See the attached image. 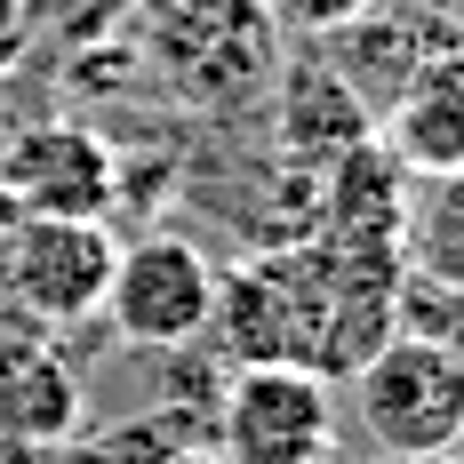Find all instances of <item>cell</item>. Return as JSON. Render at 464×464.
<instances>
[{
	"mask_svg": "<svg viewBox=\"0 0 464 464\" xmlns=\"http://www.w3.org/2000/svg\"><path fill=\"white\" fill-rule=\"evenodd\" d=\"M401 256H409V273L464 288V169L457 177H424V192H409Z\"/></svg>",
	"mask_w": 464,
	"mask_h": 464,
	"instance_id": "obj_11",
	"label": "cell"
},
{
	"mask_svg": "<svg viewBox=\"0 0 464 464\" xmlns=\"http://www.w3.org/2000/svg\"><path fill=\"white\" fill-rule=\"evenodd\" d=\"M273 129H280V169H304L328 177L344 152H361L376 137V112L353 72H328V64H288L273 81Z\"/></svg>",
	"mask_w": 464,
	"mask_h": 464,
	"instance_id": "obj_8",
	"label": "cell"
},
{
	"mask_svg": "<svg viewBox=\"0 0 464 464\" xmlns=\"http://www.w3.org/2000/svg\"><path fill=\"white\" fill-rule=\"evenodd\" d=\"M160 464H217L208 449H177V457H160Z\"/></svg>",
	"mask_w": 464,
	"mask_h": 464,
	"instance_id": "obj_14",
	"label": "cell"
},
{
	"mask_svg": "<svg viewBox=\"0 0 464 464\" xmlns=\"http://www.w3.org/2000/svg\"><path fill=\"white\" fill-rule=\"evenodd\" d=\"M208 336L225 344L240 369L273 361V369H313V376H353V328L336 304V273L313 240H280L240 256L232 273H217V313Z\"/></svg>",
	"mask_w": 464,
	"mask_h": 464,
	"instance_id": "obj_1",
	"label": "cell"
},
{
	"mask_svg": "<svg viewBox=\"0 0 464 464\" xmlns=\"http://www.w3.org/2000/svg\"><path fill=\"white\" fill-rule=\"evenodd\" d=\"M449 457H457V464H464V440H457V449H449Z\"/></svg>",
	"mask_w": 464,
	"mask_h": 464,
	"instance_id": "obj_18",
	"label": "cell"
},
{
	"mask_svg": "<svg viewBox=\"0 0 464 464\" xmlns=\"http://www.w3.org/2000/svg\"><path fill=\"white\" fill-rule=\"evenodd\" d=\"M353 409L376 457H449L464 440V353L424 336H384L353 369Z\"/></svg>",
	"mask_w": 464,
	"mask_h": 464,
	"instance_id": "obj_3",
	"label": "cell"
},
{
	"mask_svg": "<svg viewBox=\"0 0 464 464\" xmlns=\"http://www.w3.org/2000/svg\"><path fill=\"white\" fill-rule=\"evenodd\" d=\"M0 192L24 217H96L121 192V152L96 137L89 121H33L0 152Z\"/></svg>",
	"mask_w": 464,
	"mask_h": 464,
	"instance_id": "obj_7",
	"label": "cell"
},
{
	"mask_svg": "<svg viewBox=\"0 0 464 464\" xmlns=\"http://www.w3.org/2000/svg\"><path fill=\"white\" fill-rule=\"evenodd\" d=\"M336 384L313 369H232L217 392V464H328Z\"/></svg>",
	"mask_w": 464,
	"mask_h": 464,
	"instance_id": "obj_5",
	"label": "cell"
},
{
	"mask_svg": "<svg viewBox=\"0 0 464 464\" xmlns=\"http://www.w3.org/2000/svg\"><path fill=\"white\" fill-rule=\"evenodd\" d=\"M8 137H16V121H8V104H0V152H8Z\"/></svg>",
	"mask_w": 464,
	"mask_h": 464,
	"instance_id": "obj_17",
	"label": "cell"
},
{
	"mask_svg": "<svg viewBox=\"0 0 464 464\" xmlns=\"http://www.w3.org/2000/svg\"><path fill=\"white\" fill-rule=\"evenodd\" d=\"M384 464H457V457H384Z\"/></svg>",
	"mask_w": 464,
	"mask_h": 464,
	"instance_id": "obj_16",
	"label": "cell"
},
{
	"mask_svg": "<svg viewBox=\"0 0 464 464\" xmlns=\"http://www.w3.org/2000/svg\"><path fill=\"white\" fill-rule=\"evenodd\" d=\"M121 240L96 217H16L0 232V296L33 328H81L104 313Z\"/></svg>",
	"mask_w": 464,
	"mask_h": 464,
	"instance_id": "obj_4",
	"label": "cell"
},
{
	"mask_svg": "<svg viewBox=\"0 0 464 464\" xmlns=\"http://www.w3.org/2000/svg\"><path fill=\"white\" fill-rule=\"evenodd\" d=\"M376 144L417 177H457L464 169V48H432L392 89V121H384Z\"/></svg>",
	"mask_w": 464,
	"mask_h": 464,
	"instance_id": "obj_10",
	"label": "cell"
},
{
	"mask_svg": "<svg viewBox=\"0 0 464 464\" xmlns=\"http://www.w3.org/2000/svg\"><path fill=\"white\" fill-rule=\"evenodd\" d=\"M24 48V0H0V64Z\"/></svg>",
	"mask_w": 464,
	"mask_h": 464,
	"instance_id": "obj_13",
	"label": "cell"
},
{
	"mask_svg": "<svg viewBox=\"0 0 464 464\" xmlns=\"http://www.w3.org/2000/svg\"><path fill=\"white\" fill-rule=\"evenodd\" d=\"M104 313L121 328V344H137V353H185V344H200L208 313H217V265H208V248H192L177 232H152L137 248H121L112 288H104Z\"/></svg>",
	"mask_w": 464,
	"mask_h": 464,
	"instance_id": "obj_6",
	"label": "cell"
},
{
	"mask_svg": "<svg viewBox=\"0 0 464 464\" xmlns=\"http://www.w3.org/2000/svg\"><path fill=\"white\" fill-rule=\"evenodd\" d=\"M89 417L81 369L33 336V328H0V440L8 449H64Z\"/></svg>",
	"mask_w": 464,
	"mask_h": 464,
	"instance_id": "obj_9",
	"label": "cell"
},
{
	"mask_svg": "<svg viewBox=\"0 0 464 464\" xmlns=\"http://www.w3.org/2000/svg\"><path fill=\"white\" fill-rule=\"evenodd\" d=\"M256 8L273 16L280 33H313V41L321 33H344L353 16H369V0H256Z\"/></svg>",
	"mask_w": 464,
	"mask_h": 464,
	"instance_id": "obj_12",
	"label": "cell"
},
{
	"mask_svg": "<svg viewBox=\"0 0 464 464\" xmlns=\"http://www.w3.org/2000/svg\"><path fill=\"white\" fill-rule=\"evenodd\" d=\"M144 56L192 112H240L280 81V24L256 0H144Z\"/></svg>",
	"mask_w": 464,
	"mask_h": 464,
	"instance_id": "obj_2",
	"label": "cell"
},
{
	"mask_svg": "<svg viewBox=\"0 0 464 464\" xmlns=\"http://www.w3.org/2000/svg\"><path fill=\"white\" fill-rule=\"evenodd\" d=\"M16 217H24V208H16V200H8V192H0V232L16 225Z\"/></svg>",
	"mask_w": 464,
	"mask_h": 464,
	"instance_id": "obj_15",
	"label": "cell"
}]
</instances>
